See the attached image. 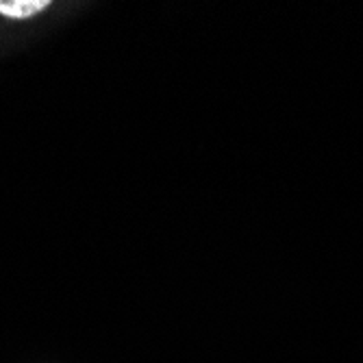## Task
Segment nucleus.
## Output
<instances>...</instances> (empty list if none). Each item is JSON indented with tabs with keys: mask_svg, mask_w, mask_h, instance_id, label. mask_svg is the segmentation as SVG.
<instances>
[{
	"mask_svg": "<svg viewBox=\"0 0 363 363\" xmlns=\"http://www.w3.org/2000/svg\"><path fill=\"white\" fill-rule=\"evenodd\" d=\"M50 7L48 0H0V13L9 18H30Z\"/></svg>",
	"mask_w": 363,
	"mask_h": 363,
	"instance_id": "f257e3e1",
	"label": "nucleus"
}]
</instances>
